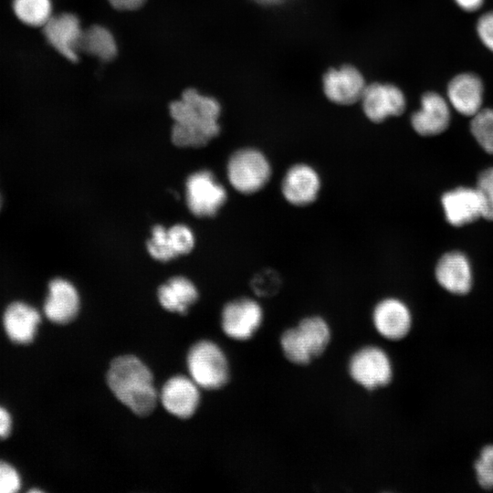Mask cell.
I'll use <instances>...</instances> for the list:
<instances>
[{"label":"cell","mask_w":493,"mask_h":493,"mask_svg":"<svg viewBox=\"0 0 493 493\" xmlns=\"http://www.w3.org/2000/svg\"><path fill=\"white\" fill-rule=\"evenodd\" d=\"M220 112L221 107L215 99L193 89H186L179 100L170 105V113L174 121L173 142L180 147L205 145L219 133Z\"/></svg>","instance_id":"cell-1"},{"label":"cell","mask_w":493,"mask_h":493,"mask_svg":"<svg viewBox=\"0 0 493 493\" xmlns=\"http://www.w3.org/2000/svg\"><path fill=\"white\" fill-rule=\"evenodd\" d=\"M112 393L134 414L145 416L154 409L158 394L148 367L132 355L114 359L107 373Z\"/></svg>","instance_id":"cell-2"},{"label":"cell","mask_w":493,"mask_h":493,"mask_svg":"<svg viewBox=\"0 0 493 493\" xmlns=\"http://www.w3.org/2000/svg\"><path fill=\"white\" fill-rule=\"evenodd\" d=\"M330 341L328 323L319 316L304 318L293 328L288 329L280 338L286 358L299 365L309 363L326 350Z\"/></svg>","instance_id":"cell-3"},{"label":"cell","mask_w":493,"mask_h":493,"mask_svg":"<svg viewBox=\"0 0 493 493\" xmlns=\"http://www.w3.org/2000/svg\"><path fill=\"white\" fill-rule=\"evenodd\" d=\"M226 172L229 183L237 192L252 194L267 184L272 168L268 158L262 151L244 148L231 155Z\"/></svg>","instance_id":"cell-4"},{"label":"cell","mask_w":493,"mask_h":493,"mask_svg":"<svg viewBox=\"0 0 493 493\" xmlns=\"http://www.w3.org/2000/svg\"><path fill=\"white\" fill-rule=\"evenodd\" d=\"M187 366L194 382L205 389H217L228 380L227 360L214 342L202 341L189 351Z\"/></svg>","instance_id":"cell-5"},{"label":"cell","mask_w":493,"mask_h":493,"mask_svg":"<svg viewBox=\"0 0 493 493\" xmlns=\"http://www.w3.org/2000/svg\"><path fill=\"white\" fill-rule=\"evenodd\" d=\"M351 377L368 390L387 385L393 377V366L387 353L377 346L357 351L349 362Z\"/></svg>","instance_id":"cell-6"},{"label":"cell","mask_w":493,"mask_h":493,"mask_svg":"<svg viewBox=\"0 0 493 493\" xmlns=\"http://www.w3.org/2000/svg\"><path fill=\"white\" fill-rule=\"evenodd\" d=\"M226 201V191L209 171L193 173L186 182V202L197 216H212Z\"/></svg>","instance_id":"cell-7"},{"label":"cell","mask_w":493,"mask_h":493,"mask_svg":"<svg viewBox=\"0 0 493 493\" xmlns=\"http://www.w3.org/2000/svg\"><path fill=\"white\" fill-rule=\"evenodd\" d=\"M362 110L372 122L401 115L406 108L403 90L391 83H372L366 86L361 99Z\"/></svg>","instance_id":"cell-8"},{"label":"cell","mask_w":493,"mask_h":493,"mask_svg":"<svg viewBox=\"0 0 493 493\" xmlns=\"http://www.w3.org/2000/svg\"><path fill=\"white\" fill-rule=\"evenodd\" d=\"M484 94L482 79L471 71H463L453 76L446 89V98L451 108L470 118L484 108Z\"/></svg>","instance_id":"cell-9"},{"label":"cell","mask_w":493,"mask_h":493,"mask_svg":"<svg viewBox=\"0 0 493 493\" xmlns=\"http://www.w3.org/2000/svg\"><path fill=\"white\" fill-rule=\"evenodd\" d=\"M321 188V178L318 171L308 163L290 166L281 182L284 199L294 206H307L315 202Z\"/></svg>","instance_id":"cell-10"},{"label":"cell","mask_w":493,"mask_h":493,"mask_svg":"<svg viewBox=\"0 0 493 493\" xmlns=\"http://www.w3.org/2000/svg\"><path fill=\"white\" fill-rule=\"evenodd\" d=\"M451 109L446 96L426 91L421 96L419 109L411 115L412 128L421 136L441 134L449 127Z\"/></svg>","instance_id":"cell-11"},{"label":"cell","mask_w":493,"mask_h":493,"mask_svg":"<svg viewBox=\"0 0 493 493\" xmlns=\"http://www.w3.org/2000/svg\"><path fill=\"white\" fill-rule=\"evenodd\" d=\"M263 320V309L257 301L242 298L227 303L222 312V328L235 340L245 341L258 330Z\"/></svg>","instance_id":"cell-12"},{"label":"cell","mask_w":493,"mask_h":493,"mask_svg":"<svg viewBox=\"0 0 493 493\" xmlns=\"http://www.w3.org/2000/svg\"><path fill=\"white\" fill-rule=\"evenodd\" d=\"M446 220L453 226H463L482 217L483 195L476 186L451 189L441 197Z\"/></svg>","instance_id":"cell-13"},{"label":"cell","mask_w":493,"mask_h":493,"mask_svg":"<svg viewBox=\"0 0 493 493\" xmlns=\"http://www.w3.org/2000/svg\"><path fill=\"white\" fill-rule=\"evenodd\" d=\"M322 86L327 99L342 106L361 100L366 88L362 74L350 65L328 70L323 77Z\"/></svg>","instance_id":"cell-14"},{"label":"cell","mask_w":493,"mask_h":493,"mask_svg":"<svg viewBox=\"0 0 493 493\" xmlns=\"http://www.w3.org/2000/svg\"><path fill=\"white\" fill-rule=\"evenodd\" d=\"M412 320L410 309L397 298L382 299L372 311V322L376 330L392 341L404 338L411 330Z\"/></svg>","instance_id":"cell-15"},{"label":"cell","mask_w":493,"mask_h":493,"mask_svg":"<svg viewBox=\"0 0 493 493\" xmlns=\"http://www.w3.org/2000/svg\"><path fill=\"white\" fill-rule=\"evenodd\" d=\"M49 44L68 60L76 61L83 30L79 18L70 13L52 16L42 26Z\"/></svg>","instance_id":"cell-16"},{"label":"cell","mask_w":493,"mask_h":493,"mask_svg":"<svg viewBox=\"0 0 493 493\" xmlns=\"http://www.w3.org/2000/svg\"><path fill=\"white\" fill-rule=\"evenodd\" d=\"M435 276L444 289L455 295H465L472 288V267L468 257L460 251L444 254L435 266Z\"/></svg>","instance_id":"cell-17"},{"label":"cell","mask_w":493,"mask_h":493,"mask_svg":"<svg viewBox=\"0 0 493 493\" xmlns=\"http://www.w3.org/2000/svg\"><path fill=\"white\" fill-rule=\"evenodd\" d=\"M160 399L170 414L180 418H188L199 404L198 385L192 378L173 376L163 384Z\"/></svg>","instance_id":"cell-18"},{"label":"cell","mask_w":493,"mask_h":493,"mask_svg":"<svg viewBox=\"0 0 493 493\" xmlns=\"http://www.w3.org/2000/svg\"><path fill=\"white\" fill-rule=\"evenodd\" d=\"M79 307V294L69 281L63 278L50 281L44 303V313L49 320L58 324L68 323L76 317Z\"/></svg>","instance_id":"cell-19"},{"label":"cell","mask_w":493,"mask_h":493,"mask_svg":"<svg viewBox=\"0 0 493 493\" xmlns=\"http://www.w3.org/2000/svg\"><path fill=\"white\" fill-rule=\"evenodd\" d=\"M40 320L37 309L22 301L9 304L3 317L7 336L18 344H27L34 340Z\"/></svg>","instance_id":"cell-20"},{"label":"cell","mask_w":493,"mask_h":493,"mask_svg":"<svg viewBox=\"0 0 493 493\" xmlns=\"http://www.w3.org/2000/svg\"><path fill=\"white\" fill-rule=\"evenodd\" d=\"M197 290L185 278L175 277L159 288L158 299L161 305L178 313H186L188 308L196 300Z\"/></svg>","instance_id":"cell-21"},{"label":"cell","mask_w":493,"mask_h":493,"mask_svg":"<svg viewBox=\"0 0 493 493\" xmlns=\"http://www.w3.org/2000/svg\"><path fill=\"white\" fill-rule=\"evenodd\" d=\"M79 49L106 61L117 54L112 34L101 26H92L83 30Z\"/></svg>","instance_id":"cell-22"},{"label":"cell","mask_w":493,"mask_h":493,"mask_svg":"<svg viewBox=\"0 0 493 493\" xmlns=\"http://www.w3.org/2000/svg\"><path fill=\"white\" fill-rule=\"evenodd\" d=\"M16 17L31 26H43L52 15L51 0H13Z\"/></svg>","instance_id":"cell-23"},{"label":"cell","mask_w":493,"mask_h":493,"mask_svg":"<svg viewBox=\"0 0 493 493\" xmlns=\"http://www.w3.org/2000/svg\"><path fill=\"white\" fill-rule=\"evenodd\" d=\"M470 131L478 145L493 155V109L483 108L471 117Z\"/></svg>","instance_id":"cell-24"},{"label":"cell","mask_w":493,"mask_h":493,"mask_svg":"<svg viewBox=\"0 0 493 493\" xmlns=\"http://www.w3.org/2000/svg\"><path fill=\"white\" fill-rule=\"evenodd\" d=\"M148 251L157 260L166 261L176 257L170 242L168 229L162 226L152 228V237L147 244Z\"/></svg>","instance_id":"cell-25"},{"label":"cell","mask_w":493,"mask_h":493,"mask_svg":"<svg viewBox=\"0 0 493 493\" xmlns=\"http://www.w3.org/2000/svg\"><path fill=\"white\" fill-rule=\"evenodd\" d=\"M281 284L279 274L270 268L259 271L251 280L253 291L263 298L276 295L280 289Z\"/></svg>","instance_id":"cell-26"},{"label":"cell","mask_w":493,"mask_h":493,"mask_svg":"<svg viewBox=\"0 0 493 493\" xmlns=\"http://www.w3.org/2000/svg\"><path fill=\"white\" fill-rule=\"evenodd\" d=\"M475 473L479 486L485 489L493 488V445L485 446L476 460Z\"/></svg>","instance_id":"cell-27"},{"label":"cell","mask_w":493,"mask_h":493,"mask_svg":"<svg viewBox=\"0 0 493 493\" xmlns=\"http://www.w3.org/2000/svg\"><path fill=\"white\" fill-rule=\"evenodd\" d=\"M171 245L176 256L190 252L194 244L192 231L184 225H176L168 229Z\"/></svg>","instance_id":"cell-28"},{"label":"cell","mask_w":493,"mask_h":493,"mask_svg":"<svg viewBox=\"0 0 493 493\" xmlns=\"http://www.w3.org/2000/svg\"><path fill=\"white\" fill-rule=\"evenodd\" d=\"M475 30L483 47L493 53V10H488L478 16Z\"/></svg>","instance_id":"cell-29"},{"label":"cell","mask_w":493,"mask_h":493,"mask_svg":"<svg viewBox=\"0 0 493 493\" xmlns=\"http://www.w3.org/2000/svg\"><path fill=\"white\" fill-rule=\"evenodd\" d=\"M21 487V478L16 469L0 460V493H14Z\"/></svg>","instance_id":"cell-30"},{"label":"cell","mask_w":493,"mask_h":493,"mask_svg":"<svg viewBox=\"0 0 493 493\" xmlns=\"http://www.w3.org/2000/svg\"><path fill=\"white\" fill-rule=\"evenodd\" d=\"M476 186L483 194L493 195V167L487 168L478 174Z\"/></svg>","instance_id":"cell-31"},{"label":"cell","mask_w":493,"mask_h":493,"mask_svg":"<svg viewBox=\"0 0 493 493\" xmlns=\"http://www.w3.org/2000/svg\"><path fill=\"white\" fill-rule=\"evenodd\" d=\"M12 429V418L7 410L0 406V439L10 435Z\"/></svg>","instance_id":"cell-32"},{"label":"cell","mask_w":493,"mask_h":493,"mask_svg":"<svg viewBox=\"0 0 493 493\" xmlns=\"http://www.w3.org/2000/svg\"><path fill=\"white\" fill-rule=\"evenodd\" d=\"M456 5L467 13L479 11L484 5L485 0H453Z\"/></svg>","instance_id":"cell-33"},{"label":"cell","mask_w":493,"mask_h":493,"mask_svg":"<svg viewBox=\"0 0 493 493\" xmlns=\"http://www.w3.org/2000/svg\"><path fill=\"white\" fill-rule=\"evenodd\" d=\"M110 5L119 10H134L140 7L144 0H109Z\"/></svg>","instance_id":"cell-34"},{"label":"cell","mask_w":493,"mask_h":493,"mask_svg":"<svg viewBox=\"0 0 493 493\" xmlns=\"http://www.w3.org/2000/svg\"><path fill=\"white\" fill-rule=\"evenodd\" d=\"M479 190V189H478ZM482 217L493 221V195L483 194Z\"/></svg>","instance_id":"cell-35"},{"label":"cell","mask_w":493,"mask_h":493,"mask_svg":"<svg viewBox=\"0 0 493 493\" xmlns=\"http://www.w3.org/2000/svg\"><path fill=\"white\" fill-rule=\"evenodd\" d=\"M258 5L265 6H273L285 3L288 0H253Z\"/></svg>","instance_id":"cell-36"},{"label":"cell","mask_w":493,"mask_h":493,"mask_svg":"<svg viewBox=\"0 0 493 493\" xmlns=\"http://www.w3.org/2000/svg\"><path fill=\"white\" fill-rule=\"evenodd\" d=\"M2 208V197H1V194H0V210Z\"/></svg>","instance_id":"cell-37"}]
</instances>
